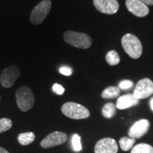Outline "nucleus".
I'll return each mask as SVG.
<instances>
[{
    "label": "nucleus",
    "instance_id": "f257e3e1",
    "mask_svg": "<svg viewBox=\"0 0 153 153\" xmlns=\"http://www.w3.org/2000/svg\"><path fill=\"white\" fill-rule=\"evenodd\" d=\"M122 46L131 58L137 59L143 53V45L138 38L133 34L127 33L121 39Z\"/></svg>",
    "mask_w": 153,
    "mask_h": 153
},
{
    "label": "nucleus",
    "instance_id": "f03ea898",
    "mask_svg": "<svg viewBox=\"0 0 153 153\" xmlns=\"http://www.w3.org/2000/svg\"><path fill=\"white\" fill-rule=\"evenodd\" d=\"M65 41L69 45L81 49H88L92 45L90 36L85 33L68 30L63 34Z\"/></svg>",
    "mask_w": 153,
    "mask_h": 153
},
{
    "label": "nucleus",
    "instance_id": "7ed1b4c3",
    "mask_svg": "<svg viewBox=\"0 0 153 153\" xmlns=\"http://www.w3.org/2000/svg\"><path fill=\"white\" fill-rule=\"evenodd\" d=\"M16 99L18 107L22 111H28L33 108L35 97L29 87L26 86L19 87L16 92Z\"/></svg>",
    "mask_w": 153,
    "mask_h": 153
},
{
    "label": "nucleus",
    "instance_id": "20e7f679",
    "mask_svg": "<svg viewBox=\"0 0 153 153\" xmlns=\"http://www.w3.org/2000/svg\"><path fill=\"white\" fill-rule=\"evenodd\" d=\"M61 111L65 116L72 119H85L90 116V112L85 106L74 102H67L64 104Z\"/></svg>",
    "mask_w": 153,
    "mask_h": 153
},
{
    "label": "nucleus",
    "instance_id": "39448f33",
    "mask_svg": "<svg viewBox=\"0 0 153 153\" xmlns=\"http://www.w3.org/2000/svg\"><path fill=\"white\" fill-rule=\"evenodd\" d=\"M52 3L50 0H43L38 4L32 10L30 14V20L33 25H39L45 20L50 11Z\"/></svg>",
    "mask_w": 153,
    "mask_h": 153
},
{
    "label": "nucleus",
    "instance_id": "423d86ee",
    "mask_svg": "<svg viewBox=\"0 0 153 153\" xmlns=\"http://www.w3.org/2000/svg\"><path fill=\"white\" fill-rule=\"evenodd\" d=\"M20 76V69L18 66L11 65L4 69L0 76L1 85L4 88H10L14 85Z\"/></svg>",
    "mask_w": 153,
    "mask_h": 153
},
{
    "label": "nucleus",
    "instance_id": "0eeeda50",
    "mask_svg": "<svg viewBox=\"0 0 153 153\" xmlns=\"http://www.w3.org/2000/svg\"><path fill=\"white\" fill-rule=\"evenodd\" d=\"M153 94V82L149 78H144L137 82L133 95L137 99H144Z\"/></svg>",
    "mask_w": 153,
    "mask_h": 153
},
{
    "label": "nucleus",
    "instance_id": "6e6552de",
    "mask_svg": "<svg viewBox=\"0 0 153 153\" xmlns=\"http://www.w3.org/2000/svg\"><path fill=\"white\" fill-rule=\"evenodd\" d=\"M68 140V135L65 133L55 131L50 133L41 143V146L43 148L47 149L53 147L64 144Z\"/></svg>",
    "mask_w": 153,
    "mask_h": 153
},
{
    "label": "nucleus",
    "instance_id": "1a4fd4ad",
    "mask_svg": "<svg viewBox=\"0 0 153 153\" xmlns=\"http://www.w3.org/2000/svg\"><path fill=\"white\" fill-rule=\"evenodd\" d=\"M118 146L116 141L111 137H104L96 143L94 153H117Z\"/></svg>",
    "mask_w": 153,
    "mask_h": 153
},
{
    "label": "nucleus",
    "instance_id": "9d476101",
    "mask_svg": "<svg viewBox=\"0 0 153 153\" xmlns=\"http://www.w3.org/2000/svg\"><path fill=\"white\" fill-rule=\"evenodd\" d=\"M93 2L96 9L105 14H114L119 9L117 0H94Z\"/></svg>",
    "mask_w": 153,
    "mask_h": 153
},
{
    "label": "nucleus",
    "instance_id": "9b49d317",
    "mask_svg": "<svg viewBox=\"0 0 153 153\" xmlns=\"http://www.w3.org/2000/svg\"><path fill=\"white\" fill-rule=\"evenodd\" d=\"M150 121L147 119H141L135 122L130 128L128 135L133 139H138L148 133L150 128Z\"/></svg>",
    "mask_w": 153,
    "mask_h": 153
},
{
    "label": "nucleus",
    "instance_id": "f8f14e48",
    "mask_svg": "<svg viewBox=\"0 0 153 153\" xmlns=\"http://www.w3.org/2000/svg\"><path fill=\"white\" fill-rule=\"evenodd\" d=\"M126 5L128 10L137 17H145L149 14L148 5L140 0H126Z\"/></svg>",
    "mask_w": 153,
    "mask_h": 153
},
{
    "label": "nucleus",
    "instance_id": "ddd939ff",
    "mask_svg": "<svg viewBox=\"0 0 153 153\" xmlns=\"http://www.w3.org/2000/svg\"><path fill=\"white\" fill-rule=\"evenodd\" d=\"M139 101V99L134 97L133 94H127L118 99L116 106L118 109H126L138 104Z\"/></svg>",
    "mask_w": 153,
    "mask_h": 153
},
{
    "label": "nucleus",
    "instance_id": "4468645a",
    "mask_svg": "<svg viewBox=\"0 0 153 153\" xmlns=\"http://www.w3.org/2000/svg\"><path fill=\"white\" fill-rule=\"evenodd\" d=\"M120 94V89L117 87H107L105 89L102 94H101V97L104 99H114L118 97Z\"/></svg>",
    "mask_w": 153,
    "mask_h": 153
},
{
    "label": "nucleus",
    "instance_id": "2eb2a0df",
    "mask_svg": "<svg viewBox=\"0 0 153 153\" xmlns=\"http://www.w3.org/2000/svg\"><path fill=\"white\" fill-rule=\"evenodd\" d=\"M35 137V134L32 132L21 133L18 136V141L22 145H28L33 142Z\"/></svg>",
    "mask_w": 153,
    "mask_h": 153
},
{
    "label": "nucleus",
    "instance_id": "dca6fc26",
    "mask_svg": "<svg viewBox=\"0 0 153 153\" xmlns=\"http://www.w3.org/2000/svg\"><path fill=\"white\" fill-rule=\"evenodd\" d=\"M131 153H153V147L147 143H139L131 149Z\"/></svg>",
    "mask_w": 153,
    "mask_h": 153
},
{
    "label": "nucleus",
    "instance_id": "f3484780",
    "mask_svg": "<svg viewBox=\"0 0 153 153\" xmlns=\"http://www.w3.org/2000/svg\"><path fill=\"white\" fill-rule=\"evenodd\" d=\"M116 105L113 103H107L104 106L101 111L102 115L106 118H111L116 114Z\"/></svg>",
    "mask_w": 153,
    "mask_h": 153
},
{
    "label": "nucleus",
    "instance_id": "a211bd4d",
    "mask_svg": "<svg viewBox=\"0 0 153 153\" xmlns=\"http://www.w3.org/2000/svg\"><path fill=\"white\" fill-rule=\"evenodd\" d=\"M135 140L130 137H123L120 139L119 145L120 148L123 151H128L133 148Z\"/></svg>",
    "mask_w": 153,
    "mask_h": 153
},
{
    "label": "nucleus",
    "instance_id": "6ab92c4d",
    "mask_svg": "<svg viewBox=\"0 0 153 153\" xmlns=\"http://www.w3.org/2000/svg\"><path fill=\"white\" fill-rule=\"evenodd\" d=\"M106 60L109 65H116L120 62V56L116 51H111L107 53Z\"/></svg>",
    "mask_w": 153,
    "mask_h": 153
},
{
    "label": "nucleus",
    "instance_id": "aec40b11",
    "mask_svg": "<svg viewBox=\"0 0 153 153\" xmlns=\"http://www.w3.org/2000/svg\"><path fill=\"white\" fill-rule=\"evenodd\" d=\"M12 127V121L7 118L0 119V133L9 131Z\"/></svg>",
    "mask_w": 153,
    "mask_h": 153
},
{
    "label": "nucleus",
    "instance_id": "412c9836",
    "mask_svg": "<svg viewBox=\"0 0 153 153\" xmlns=\"http://www.w3.org/2000/svg\"><path fill=\"white\" fill-rule=\"evenodd\" d=\"M72 144L73 150L75 152H79L82 150V147L81 144V137L77 134H74L72 138Z\"/></svg>",
    "mask_w": 153,
    "mask_h": 153
},
{
    "label": "nucleus",
    "instance_id": "4be33fe9",
    "mask_svg": "<svg viewBox=\"0 0 153 153\" xmlns=\"http://www.w3.org/2000/svg\"><path fill=\"white\" fill-rule=\"evenodd\" d=\"M133 87V82L131 80H123L118 85V88L123 90H128Z\"/></svg>",
    "mask_w": 153,
    "mask_h": 153
},
{
    "label": "nucleus",
    "instance_id": "5701e85b",
    "mask_svg": "<svg viewBox=\"0 0 153 153\" xmlns=\"http://www.w3.org/2000/svg\"><path fill=\"white\" fill-rule=\"evenodd\" d=\"M53 91L58 95H62L65 92V89L62 85L55 83L53 86Z\"/></svg>",
    "mask_w": 153,
    "mask_h": 153
},
{
    "label": "nucleus",
    "instance_id": "b1692460",
    "mask_svg": "<svg viewBox=\"0 0 153 153\" xmlns=\"http://www.w3.org/2000/svg\"><path fill=\"white\" fill-rule=\"evenodd\" d=\"M60 72L65 76H70L72 74V69L70 67L63 66L60 68Z\"/></svg>",
    "mask_w": 153,
    "mask_h": 153
},
{
    "label": "nucleus",
    "instance_id": "393cba45",
    "mask_svg": "<svg viewBox=\"0 0 153 153\" xmlns=\"http://www.w3.org/2000/svg\"><path fill=\"white\" fill-rule=\"evenodd\" d=\"M146 5H153V0H140Z\"/></svg>",
    "mask_w": 153,
    "mask_h": 153
},
{
    "label": "nucleus",
    "instance_id": "a878e982",
    "mask_svg": "<svg viewBox=\"0 0 153 153\" xmlns=\"http://www.w3.org/2000/svg\"><path fill=\"white\" fill-rule=\"evenodd\" d=\"M0 153H9L7 150H5L4 148L0 147Z\"/></svg>",
    "mask_w": 153,
    "mask_h": 153
},
{
    "label": "nucleus",
    "instance_id": "bb28decb",
    "mask_svg": "<svg viewBox=\"0 0 153 153\" xmlns=\"http://www.w3.org/2000/svg\"><path fill=\"white\" fill-rule=\"evenodd\" d=\"M150 105L151 109H152V111H153V97H152V99H150Z\"/></svg>",
    "mask_w": 153,
    "mask_h": 153
},
{
    "label": "nucleus",
    "instance_id": "cd10ccee",
    "mask_svg": "<svg viewBox=\"0 0 153 153\" xmlns=\"http://www.w3.org/2000/svg\"><path fill=\"white\" fill-rule=\"evenodd\" d=\"M0 101H1V98H0Z\"/></svg>",
    "mask_w": 153,
    "mask_h": 153
}]
</instances>
